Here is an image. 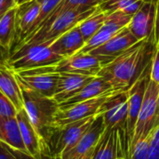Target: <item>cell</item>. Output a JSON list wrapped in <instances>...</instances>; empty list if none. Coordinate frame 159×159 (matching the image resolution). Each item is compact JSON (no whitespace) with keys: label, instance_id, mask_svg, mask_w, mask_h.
<instances>
[{"label":"cell","instance_id":"1","mask_svg":"<svg viewBox=\"0 0 159 159\" xmlns=\"http://www.w3.org/2000/svg\"><path fill=\"white\" fill-rule=\"evenodd\" d=\"M157 48L154 36L139 41L104 65L98 76L106 79L114 91H128L150 65Z\"/></svg>","mask_w":159,"mask_h":159},{"label":"cell","instance_id":"38","mask_svg":"<svg viewBox=\"0 0 159 159\" xmlns=\"http://www.w3.org/2000/svg\"><path fill=\"white\" fill-rule=\"evenodd\" d=\"M98 144V143H97ZM97 144L94 146V147H92V148H90L85 155H83L79 159H92L93 157V155H94V152H95V149H96V146H97Z\"/></svg>","mask_w":159,"mask_h":159},{"label":"cell","instance_id":"43","mask_svg":"<svg viewBox=\"0 0 159 159\" xmlns=\"http://www.w3.org/2000/svg\"><path fill=\"white\" fill-rule=\"evenodd\" d=\"M116 159H127L126 157H117Z\"/></svg>","mask_w":159,"mask_h":159},{"label":"cell","instance_id":"5","mask_svg":"<svg viewBox=\"0 0 159 159\" xmlns=\"http://www.w3.org/2000/svg\"><path fill=\"white\" fill-rule=\"evenodd\" d=\"M97 7L98 6L93 7H78V8H74L64 11L63 13H61L60 16L56 18V20L51 23V25L46 31L34 35L32 38L21 44L20 47L26 46V45L40 44V43H48L51 45L61 35L72 30L73 28L78 26L84 20H86L88 17L93 14L96 11Z\"/></svg>","mask_w":159,"mask_h":159},{"label":"cell","instance_id":"17","mask_svg":"<svg viewBox=\"0 0 159 159\" xmlns=\"http://www.w3.org/2000/svg\"><path fill=\"white\" fill-rule=\"evenodd\" d=\"M59 82L53 99L59 103H62L75 96L95 76L72 73H59Z\"/></svg>","mask_w":159,"mask_h":159},{"label":"cell","instance_id":"7","mask_svg":"<svg viewBox=\"0 0 159 159\" xmlns=\"http://www.w3.org/2000/svg\"><path fill=\"white\" fill-rule=\"evenodd\" d=\"M158 93L159 84L150 79L144 98H143L142 108L139 114L137 124L135 127L134 135H133V138L129 146V154H130L132 147L140 140L148 136L156 128Z\"/></svg>","mask_w":159,"mask_h":159},{"label":"cell","instance_id":"14","mask_svg":"<svg viewBox=\"0 0 159 159\" xmlns=\"http://www.w3.org/2000/svg\"><path fill=\"white\" fill-rule=\"evenodd\" d=\"M16 117L19 122L21 138L27 153L34 159H44L45 157H48L47 147L35 130L34 127L33 126L24 108L18 112Z\"/></svg>","mask_w":159,"mask_h":159},{"label":"cell","instance_id":"26","mask_svg":"<svg viewBox=\"0 0 159 159\" xmlns=\"http://www.w3.org/2000/svg\"><path fill=\"white\" fill-rule=\"evenodd\" d=\"M40 4V11H39V15L33 26V28L31 29V31L29 32L28 35L26 36V38L22 41L21 44H23L24 42H26L27 40H29L31 37H33L40 29V27L42 26V24L44 23V21L50 16V14L55 10V8L60 5V3L62 0H37ZM20 44V45H21ZM19 46V47H20ZM18 47V48H19ZM16 48V49H17Z\"/></svg>","mask_w":159,"mask_h":159},{"label":"cell","instance_id":"27","mask_svg":"<svg viewBox=\"0 0 159 159\" xmlns=\"http://www.w3.org/2000/svg\"><path fill=\"white\" fill-rule=\"evenodd\" d=\"M116 34L117 33L115 30H113L106 24H103V26L85 43L84 47L77 53H89L90 51L102 46Z\"/></svg>","mask_w":159,"mask_h":159},{"label":"cell","instance_id":"6","mask_svg":"<svg viewBox=\"0 0 159 159\" xmlns=\"http://www.w3.org/2000/svg\"><path fill=\"white\" fill-rule=\"evenodd\" d=\"M15 76L21 89L47 98H53L60 74L55 71V65H51L17 72Z\"/></svg>","mask_w":159,"mask_h":159},{"label":"cell","instance_id":"10","mask_svg":"<svg viewBox=\"0 0 159 159\" xmlns=\"http://www.w3.org/2000/svg\"><path fill=\"white\" fill-rule=\"evenodd\" d=\"M151 65L152 62L145 69L144 73L138 79V81L128 90L129 110H128V122H127V136H128V143H129V151L134 135L135 127L142 108L143 98L149 81L151 79Z\"/></svg>","mask_w":159,"mask_h":159},{"label":"cell","instance_id":"3","mask_svg":"<svg viewBox=\"0 0 159 159\" xmlns=\"http://www.w3.org/2000/svg\"><path fill=\"white\" fill-rule=\"evenodd\" d=\"M48 43L21 46L9 54L6 63L14 73L56 65L63 58L53 52Z\"/></svg>","mask_w":159,"mask_h":159},{"label":"cell","instance_id":"31","mask_svg":"<svg viewBox=\"0 0 159 159\" xmlns=\"http://www.w3.org/2000/svg\"><path fill=\"white\" fill-rule=\"evenodd\" d=\"M97 7V5L92 0H62L58 6L60 13H63L64 11L78 8V7Z\"/></svg>","mask_w":159,"mask_h":159},{"label":"cell","instance_id":"37","mask_svg":"<svg viewBox=\"0 0 159 159\" xmlns=\"http://www.w3.org/2000/svg\"><path fill=\"white\" fill-rule=\"evenodd\" d=\"M8 56H9V52L0 46V62L6 61L7 60Z\"/></svg>","mask_w":159,"mask_h":159},{"label":"cell","instance_id":"21","mask_svg":"<svg viewBox=\"0 0 159 159\" xmlns=\"http://www.w3.org/2000/svg\"><path fill=\"white\" fill-rule=\"evenodd\" d=\"M0 142L14 149L27 153L17 117L0 115Z\"/></svg>","mask_w":159,"mask_h":159},{"label":"cell","instance_id":"35","mask_svg":"<svg viewBox=\"0 0 159 159\" xmlns=\"http://www.w3.org/2000/svg\"><path fill=\"white\" fill-rule=\"evenodd\" d=\"M15 0H0V20L12 8L16 7Z\"/></svg>","mask_w":159,"mask_h":159},{"label":"cell","instance_id":"25","mask_svg":"<svg viewBox=\"0 0 159 159\" xmlns=\"http://www.w3.org/2000/svg\"><path fill=\"white\" fill-rule=\"evenodd\" d=\"M105 19L106 13H104L99 7H97L96 11L93 14H91L78 25V28L86 42L89 38H91L103 26Z\"/></svg>","mask_w":159,"mask_h":159},{"label":"cell","instance_id":"23","mask_svg":"<svg viewBox=\"0 0 159 159\" xmlns=\"http://www.w3.org/2000/svg\"><path fill=\"white\" fill-rule=\"evenodd\" d=\"M17 7L9 10L0 20V46L10 52L16 34Z\"/></svg>","mask_w":159,"mask_h":159},{"label":"cell","instance_id":"19","mask_svg":"<svg viewBox=\"0 0 159 159\" xmlns=\"http://www.w3.org/2000/svg\"><path fill=\"white\" fill-rule=\"evenodd\" d=\"M85 43L86 41L78 26H76L57 38L49 47L53 52L64 59L76 54Z\"/></svg>","mask_w":159,"mask_h":159},{"label":"cell","instance_id":"28","mask_svg":"<svg viewBox=\"0 0 159 159\" xmlns=\"http://www.w3.org/2000/svg\"><path fill=\"white\" fill-rule=\"evenodd\" d=\"M132 15L126 14L121 11H115L112 13L106 14V19L104 24L115 30L116 33L120 32L123 28L128 27L130 22Z\"/></svg>","mask_w":159,"mask_h":159},{"label":"cell","instance_id":"22","mask_svg":"<svg viewBox=\"0 0 159 159\" xmlns=\"http://www.w3.org/2000/svg\"><path fill=\"white\" fill-rule=\"evenodd\" d=\"M113 91L111 84L102 76H95L89 84H87L80 91L66 102L59 104L60 106H69L80 102L99 97L107 92Z\"/></svg>","mask_w":159,"mask_h":159},{"label":"cell","instance_id":"8","mask_svg":"<svg viewBox=\"0 0 159 159\" xmlns=\"http://www.w3.org/2000/svg\"><path fill=\"white\" fill-rule=\"evenodd\" d=\"M128 110V91H114L99 109L98 116H102L106 130L119 129L127 136Z\"/></svg>","mask_w":159,"mask_h":159},{"label":"cell","instance_id":"41","mask_svg":"<svg viewBox=\"0 0 159 159\" xmlns=\"http://www.w3.org/2000/svg\"><path fill=\"white\" fill-rule=\"evenodd\" d=\"M142 1H143V2H150V3H154V4H157L159 2V0H142Z\"/></svg>","mask_w":159,"mask_h":159},{"label":"cell","instance_id":"29","mask_svg":"<svg viewBox=\"0 0 159 159\" xmlns=\"http://www.w3.org/2000/svg\"><path fill=\"white\" fill-rule=\"evenodd\" d=\"M154 132H155V129L148 136L140 140L132 147L129 154V159H148Z\"/></svg>","mask_w":159,"mask_h":159},{"label":"cell","instance_id":"34","mask_svg":"<svg viewBox=\"0 0 159 159\" xmlns=\"http://www.w3.org/2000/svg\"><path fill=\"white\" fill-rule=\"evenodd\" d=\"M151 80L159 84V49L157 48L151 65Z\"/></svg>","mask_w":159,"mask_h":159},{"label":"cell","instance_id":"12","mask_svg":"<svg viewBox=\"0 0 159 159\" xmlns=\"http://www.w3.org/2000/svg\"><path fill=\"white\" fill-rule=\"evenodd\" d=\"M137 42L139 41L132 34L129 29L125 27L102 46L90 51L89 54L94 55L104 66L120 56Z\"/></svg>","mask_w":159,"mask_h":159},{"label":"cell","instance_id":"16","mask_svg":"<svg viewBox=\"0 0 159 159\" xmlns=\"http://www.w3.org/2000/svg\"><path fill=\"white\" fill-rule=\"evenodd\" d=\"M40 11V4L37 0H34L17 7L16 12V34L14 44L9 52H13L26 38L29 32L33 28Z\"/></svg>","mask_w":159,"mask_h":159},{"label":"cell","instance_id":"33","mask_svg":"<svg viewBox=\"0 0 159 159\" xmlns=\"http://www.w3.org/2000/svg\"><path fill=\"white\" fill-rule=\"evenodd\" d=\"M148 159H159V125L155 128Z\"/></svg>","mask_w":159,"mask_h":159},{"label":"cell","instance_id":"9","mask_svg":"<svg viewBox=\"0 0 159 159\" xmlns=\"http://www.w3.org/2000/svg\"><path fill=\"white\" fill-rule=\"evenodd\" d=\"M113 92L114 90L102 94L99 97L80 102L69 106L59 105V110L55 116L54 128L62 127L73 122L97 116L102 103L110 97Z\"/></svg>","mask_w":159,"mask_h":159},{"label":"cell","instance_id":"18","mask_svg":"<svg viewBox=\"0 0 159 159\" xmlns=\"http://www.w3.org/2000/svg\"><path fill=\"white\" fill-rule=\"evenodd\" d=\"M105 130V127L101 116H97L94 123L78 143L71 148L60 159H79L90 148L94 147L100 141Z\"/></svg>","mask_w":159,"mask_h":159},{"label":"cell","instance_id":"11","mask_svg":"<svg viewBox=\"0 0 159 159\" xmlns=\"http://www.w3.org/2000/svg\"><path fill=\"white\" fill-rule=\"evenodd\" d=\"M129 159V144L126 134L119 129L104 130L102 135L92 159Z\"/></svg>","mask_w":159,"mask_h":159},{"label":"cell","instance_id":"15","mask_svg":"<svg viewBox=\"0 0 159 159\" xmlns=\"http://www.w3.org/2000/svg\"><path fill=\"white\" fill-rule=\"evenodd\" d=\"M157 5L143 2L138 11L132 15L128 28L138 41L154 36Z\"/></svg>","mask_w":159,"mask_h":159},{"label":"cell","instance_id":"30","mask_svg":"<svg viewBox=\"0 0 159 159\" xmlns=\"http://www.w3.org/2000/svg\"><path fill=\"white\" fill-rule=\"evenodd\" d=\"M0 159H34L28 153L14 149L0 142Z\"/></svg>","mask_w":159,"mask_h":159},{"label":"cell","instance_id":"2","mask_svg":"<svg viewBox=\"0 0 159 159\" xmlns=\"http://www.w3.org/2000/svg\"><path fill=\"white\" fill-rule=\"evenodd\" d=\"M20 89L23 108L48 150V143L54 129L59 103L53 98H47L21 88Z\"/></svg>","mask_w":159,"mask_h":159},{"label":"cell","instance_id":"40","mask_svg":"<svg viewBox=\"0 0 159 159\" xmlns=\"http://www.w3.org/2000/svg\"><path fill=\"white\" fill-rule=\"evenodd\" d=\"M31 1H34V0H15V3L18 6H20L22 4H25V3H28V2H31Z\"/></svg>","mask_w":159,"mask_h":159},{"label":"cell","instance_id":"44","mask_svg":"<svg viewBox=\"0 0 159 159\" xmlns=\"http://www.w3.org/2000/svg\"><path fill=\"white\" fill-rule=\"evenodd\" d=\"M157 48H158V49H159V44H158V45H157Z\"/></svg>","mask_w":159,"mask_h":159},{"label":"cell","instance_id":"24","mask_svg":"<svg viewBox=\"0 0 159 159\" xmlns=\"http://www.w3.org/2000/svg\"><path fill=\"white\" fill-rule=\"evenodd\" d=\"M143 4L142 0H103L98 7L104 13L121 11L129 15L135 14Z\"/></svg>","mask_w":159,"mask_h":159},{"label":"cell","instance_id":"42","mask_svg":"<svg viewBox=\"0 0 159 159\" xmlns=\"http://www.w3.org/2000/svg\"><path fill=\"white\" fill-rule=\"evenodd\" d=\"M92 1H93V2H94L96 5H97V6H99V4H100L101 2H102L103 0H92Z\"/></svg>","mask_w":159,"mask_h":159},{"label":"cell","instance_id":"36","mask_svg":"<svg viewBox=\"0 0 159 159\" xmlns=\"http://www.w3.org/2000/svg\"><path fill=\"white\" fill-rule=\"evenodd\" d=\"M154 39L157 44V47L159 44V2L157 4V11H156V22H155V30H154Z\"/></svg>","mask_w":159,"mask_h":159},{"label":"cell","instance_id":"20","mask_svg":"<svg viewBox=\"0 0 159 159\" xmlns=\"http://www.w3.org/2000/svg\"><path fill=\"white\" fill-rule=\"evenodd\" d=\"M0 90L9 99L18 112L23 108L20 84L15 76V73L7 67L6 61L0 62Z\"/></svg>","mask_w":159,"mask_h":159},{"label":"cell","instance_id":"13","mask_svg":"<svg viewBox=\"0 0 159 159\" xmlns=\"http://www.w3.org/2000/svg\"><path fill=\"white\" fill-rule=\"evenodd\" d=\"M103 65L89 53H76L71 57L62 59L55 65L58 73H72L85 75L97 76Z\"/></svg>","mask_w":159,"mask_h":159},{"label":"cell","instance_id":"39","mask_svg":"<svg viewBox=\"0 0 159 159\" xmlns=\"http://www.w3.org/2000/svg\"><path fill=\"white\" fill-rule=\"evenodd\" d=\"M159 125V93L158 97H157V123H156V127Z\"/></svg>","mask_w":159,"mask_h":159},{"label":"cell","instance_id":"4","mask_svg":"<svg viewBox=\"0 0 159 159\" xmlns=\"http://www.w3.org/2000/svg\"><path fill=\"white\" fill-rule=\"evenodd\" d=\"M97 116L54 128L48 143V158L60 159L64 156L90 129Z\"/></svg>","mask_w":159,"mask_h":159},{"label":"cell","instance_id":"32","mask_svg":"<svg viewBox=\"0 0 159 159\" xmlns=\"http://www.w3.org/2000/svg\"><path fill=\"white\" fill-rule=\"evenodd\" d=\"M18 110L9 99L0 90V115L9 117H16Z\"/></svg>","mask_w":159,"mask_h":159}]
</instances>
